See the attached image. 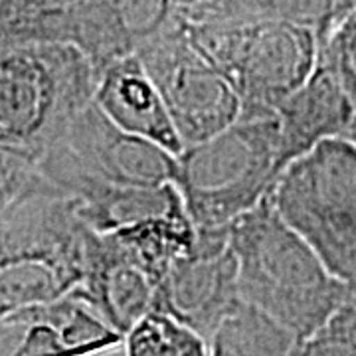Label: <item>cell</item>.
I'll list each match as a JSON object with an SVG mask.
<instances>
[{"mask_svg":"<svg viewBox=\"0 0 356 356\" xmlns=\"http://www.w3.org/2000/svg\"><path fill=\"white\" fill-rule=\"evenodd\" d=\"M240 299L275 318L299 341L343 299L346 285L280 216L269 194L229 224Z\"/></svg>","mask_w":356,"mask_h":356,"instance_id":"cell-1","label":"cell"},{"mask_svg":"<svg viewBox=\"0 0 356 356\" xmlns=\"http://www.w3.org/2000/svg\"><path fill=\"white\" fill-rule=\"evenodd\" d=\"M91 232L72 196L36 175L0 214V317L74 291Z\"/></svg>","mask_w":356,"mask_h":356,"instance_id":"cell-2","label":"cell"},{"mask_svg":"<svg viewBox=\"0 0 356 356\" xmlns=\"http://www.w3.org/2000/svg\"><path fill=\"white\" fill-rule=\"evenodd\" d=\"M177 186L196 229L229 228L273 191L281 175L275 111H242L214 137L177 156Z\"/></svg>","mask_w":356,"mask_h":356,"instance_id":"cell-3","label":"cell"},{"mask_svg":"<svg viewBox=\"0 0 356 356\" xmlns=\"http://www.w3.org/2000/svg\"><path fill=\"white\" fill-rule=\"evenodd\" d=\"M95 70L76 46L28 42L0 50V145L40 156L93 99Z\"/></svg>","mask_w":356,"mask_h":356,"instance_id":"cell-4","label":"cell"},{"mask_svg":"<svg viewBox=\"0 0 356 356\" xmlns=\"http://www.w3.org/2000/svg\"><path fill=\"white\" fill-rule=\"evenodd\" d=\"M269 198L332 277L356 287L355 145L318 143L281 170Z\"/></svg>","mask_w":356,"mask_h":356,"instance_id":"cell-5","label":"cell"},{"mask_svg":"<svg viewBox=\"0 0 356 356\" xmlns=\"http://www.w3.org/2000/svg\"><path fill=\"white\" fill-rule=\"evenodd\" d=\"M184 20V18H182ZM192 42L236 89L242 111H275L317 64V36L287 22L192 24Z\"/></svg>","mask_w":356,"mask_h":356,"instance_id":"cell-6","label":"cell"},{"mask_svg":"<svg viewBox=\"0 0 356 356\" xmlns=\"http://www.w3.org/2000/svg\"><path fill=\"white\" fill-rule=\"evenodd\" d=\"M137 56L159 89L184 149L214 137L242 113L236 89L192 42L178 13L175 22L149 40Z\"/></svg>","mask_w":356,"mask_h":356,"instance_id":"cell-7","label":"cell"},{"mask_svg":"<svg viewBox=\"0 0 356 356\" xmlns=\"http://www.w3.org/2000/svg\"><path fill=\"white\" fill-rule=\"evenodd\" d=\"M38 175L51 184L91 178L121 186H163L177 180V154L113 125L88 103L40 156Z\"/></svg>","mask_w":356,"mask_h":356,"instance_id":"cell-8","label":"cell"},{"mask_svg":"<svg viewBox=\"0 0 356 356\" xmlns=\"http://www.w3.org/2000/svg\"><path fill=\"white\" fill-rule=\"evenodd\" d=\"M240 301L229 229H196L192 250L172 264L154 293L153 311L175 317L208 341Z\"/></svg>","mask_w":356,"mask_h":356,"instance_id":"cell-9","label":"cell"},{"mask_svg":"<svg viewBox=\"0 0 356 356\" xmlns=\"http://www.w3.org/2000/svg\"><path fill=\"white\" fill-rule=\"evenodd\" d=\"M123 334L76 293L0 317V356H103Z\"/></svg>","mask_w":356,"mask_h":356,"instance_id":"cell-10","label":"cell"},{"mask_svg":"<svg viewBox=\"0 0 356 356\" xmlns=\"http://www.w3.org/2000/svg\"><path fill=\"white\" fill-rule=\"evenodd\" d=\"M177 10L172 0H65L64 42L88 58L97 76L166 30Z\"/></svg>","mask_w":356,"mask_h":356,"instance_id":"cell-11","label":"cell"},{"mask_svg":"<svg viewBox=\"0 0 356 356\" xmlns=\"http://www.w3.org/2000/svg\"><path fill=\"white\" fill-rule=\"evenodd\" d=\"M275 115L281 168L323 140L344 139L353 121V97L343 65L317 51L311 76L281 103Z\"/></svg>","mask_w":356,"mask_h":356,"instance_id":"cell-12","label":"cell"},{"mask_svg":"<svg viewBox=\"0 0 356 356\" xmlns=\"http://www.w3.org/2000/svg\"><path fill=\"white\" fill-rule=\"evenodd\" d=\"M72 293L125 334L153 311L156 285L111 234L91 232L86 275Z\"/></svg>","mask_w":356,"mask_h":356,"instance_id":"cell-13","label":"cell"},{"mask_svg":"<svg viewBox=\"0 0 356 356\" xmlns=\"http://www.w3.org/2000/svg\"><path fill=\"white\" fill-rule=\"evenodd\" d=\"M91 102L119 129L177 156L184 151L165 102L137 54L103 67L95 79Z\"/></svg>","mask_w":356,"mask_h":356,"instance_id":"cell-14","label":"cell"},{"mask_svg":"<svg viewBox=\"0 0 356 356\" xmlns=\"http://www.w3.org/2000/svg\"><path fill=\"white\" fill-rule=\"evenodd\" d=\"M355 8L356 0H206L178 14L192 24L287 22L311 30L318 42Z\"/></svg>","mask_w":356,"mask_h":356,"instance_id":"cell-15","label":"cell"},{"mask_svg":"<svg viewBox=\"0 0 356 356\" xmlns=\"http://www.w3.org/2000/svg\"><path fill=\"white\" fill-rule=\"evenodd\" d=\"M295 343L275 318L240 301L208 339V356H291Z\"/></svg>","mask_w":356,"mask_h":356,"instance_id":"cell-16","label":"cell"},{"mask_svg":"<svg viewBox=\"0 0 356 356\" xmlns=\"http://www.w3.org/2000/svg\"><path fill=\"white\" fill-rule=\"evenodd\" d=\"M125 356H208V341L175 317L151 311L123 334Z\"/></svg>","mask_w":356,"mask_h":356,"instance_id":"cell-17","label":"cell"},{"mask_svg":"<svg viewBox=\"0 0 356 356\" xmlns=\"http://www.w3.org/2000/svg\"><path fill=\"white\" fill-rule=\"evenodd\" d=\"M65 0H0V30L14 46L64 42Z\"/></svg>","mask_w":356,"mask_h":356,"instance_id":"cell-18","label":"cell"},{"mask_svg":"<svg viewBox=\"0 0 356 356\" xmlns=\"http://www.w3.org/2000/svg\"><path fill=\"white\" fill-rule=\"evenodd\" d=\"M291 356H356V287L346 285L339 305L315 331L295 343Z\"/></svg>","mask_w":356,"mask_h":356,"instance_id":"cell-19","label":"cell"},{"mask_svg":"<svg viewBox=\"0 0 356 356\" xmlns=\"http://www.w3.org/2000/svg\"><path fill=\"white\" fill-rule=\"evenodd\" d=\"M36 161L28 154L0 145V214L36 178Z\"/></svg>","mask_w":356,"mask_h":356,"instance_id":"cell-20","label":"cell"},{"mask_svg":"<svg viewBox=\"0 0 356 356\" xmlns=\"http://www.w3.org/2000/svg\"><path fill=\"white\" fill-rule=\"evenodd\" d=\"M318 51H321V54H327V56H331V58H334L339 64L343 65L344 77H346V83H348V89H350V97H353V121H350L348 133H346V137H344L343 140H346V143H350V145H355L356 147V74L353 72V70H350V67H348V65L344 64L339 56H334V54H331L329 50H323V48H318Z\"/></svg>","mask_w":356,"mask_h":356,"instance_id":"cell-21","label":"cell"},{"mask_svg":"<svg viewBox=\"0 0 356 356\" xmlns=\"http://www.w3.org/2000/svg\"><path fill=\"white\" fill-rule=\"evenodd\" d=\"M177 8H186V6H194V4H200V2H206V0H172Z\"/></svg>","mask_w":356,"mask_h":356,"instance_id":"cell-22","label":"cell"},{"mask_svg":"<svg viewBox=\"0 0 356 356\" xmlns=\"http://www.w3.org/2000/svg\"><path fill=\"white\" fill-rule=\"evenodd\" d=\"M8 46H14V44L8 40V36L0 30V50H2V48H8Z\"/></svg>","mask_w":356,"mask_h":356,"instance_id":"cell-23","label":"cell"}]
</instances>
